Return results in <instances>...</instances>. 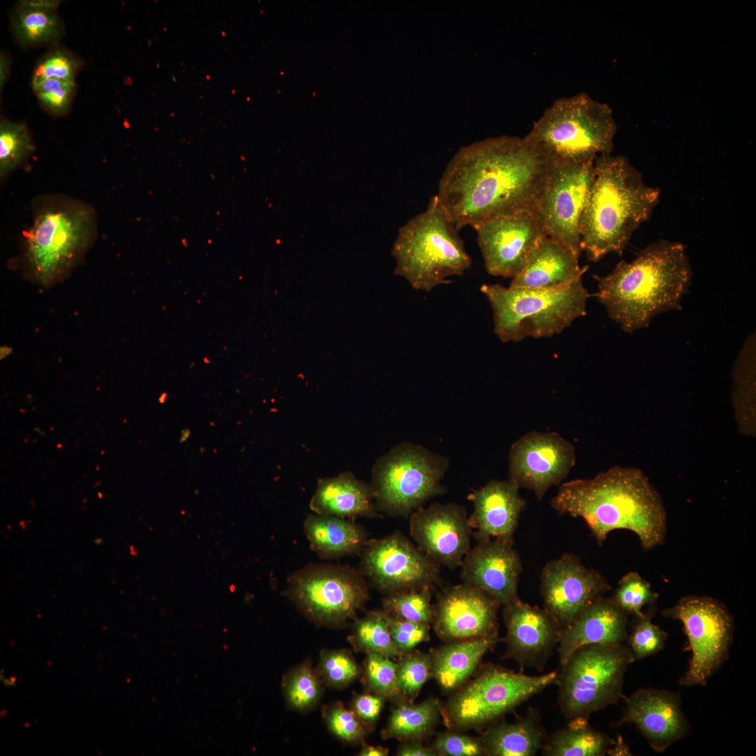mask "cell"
<instances>
[{"mask_svg":"<svg viewBox=\"0 0 756 756\" xmlns=\"http://www.w3.org/2000/svg\"><path fill=\"white\" fill-rule=\"evenodd\" d=\"M551 164L526 139L500 136L461 148L446 167L437 196L456 228L535 209Z\"/></svg>","mask_w":756,"mask_h":756,"instance_id":"6da1fadb","label":"cell"},{"mask_svg":"<svg viewBox=\"0 0 756 756\" xmlns=\"http://www.w3.org/2000/svg\"><path fill=\"white\" fill-rule=\"evenodd\" d=\"M550 505L559 513L582 518L599 544L616 529L634 532L645 550L663 544L666 538L662 498L636 468L616 465L592 478L564 483Z\"/></svg>","mask_w":756,"mask_h":756,"instance_id":"7a4b0ae2","label":"cell"},{"mask_svg":"<svg viewBox=\"0 0 756 756\" xmlns=\"http://www.w3.org/2000/svg\"><path fill=\"white\" fill-rule=\"evenodd\" d=\"M692 271L680 242L660 240L643 249L630 262L620 261L598 281L596 296L608 316L626 332L647 328L656 315L681 309Z\"/></svg>","mask_w":756,"mask_h":756,"instance_id":"3957f363","label":"cell"},{"mask_svg":"<svg viewBox=\"0 0 756 756\" xmlns=\"http://www.w3.org/2000/svg\"><path fill=\"white\" fill-rule=\"evenodd\" d=\"M659 195V189L646 185L625 157H596L580 219L582 251L593 262L610 253L622 255L633 233L651 216Z\"/></svg>","mask_w":756,"mask_h":756,"instance_id":"277c9868","label":"cell"},{"mask_svg":"<svg viewBox=\"0 0 756 756\" xmlns=\"http://www.w3.org/2000/svg\"><path fill=\"white\" fill-rule=\"evenodd\" d=\"M438 196L426 209L401 226L391 253L395 274L415 290L429 292L463 275L472 265L464 243Z\"/></svg>","mask_w":756,"mask_h":756,"instance_id":"5b68a950","label":"cell"},{"mask_svg":"<svg viewBox=\"0 0 756 756\" xmlns=\"http://www.w3.org/2000/svg\"><path fill=\"white\" fill-rule=\"evenodd\" d=\"M493 309V332L503 342L559 334L586 314L589 296L582 278L547 288L482 284Z\"/></svg>","mask_w":756,"mask_h":756,"instance_id":"8992f818","label":"cell"},{"mask_svg":"<svg viewBox=\"0 0 756 756\" xmlns=\"http://www.w3.org/2000/svg\"><path fill=\"white\" fill-rule=\"evenodd\" d=\"M617 125L610 108L585 92L554 102L524 137L551 164L610 154Z\"/></svg>","mask_w":756,"mask_h":756,"instance_id":"52a82bcc","label":"cell"},{"mask_svg":"<svg viewBox=\"0 0 756 756\" xmlns=\"http://www.w3.org/2000/svg\"><path fill=\"white\" fill-rule=\"evenodd\" d=\"M95 216L85 204L62 197L44 199L34 211L26 255L36 279L48 285L78 260L92 241Z\"/></svg>","mask_w":756,"mask_h":756,"instance_id":"ba28073f","label":"cell"},{"mask_svg":"<svg viewBox=\"0 0 756 756\" xmlns=\"http://www.w3.org/2000/svg\"><path fill=\"white\" fill-rule=\"evenodd\" d=\"M635 661L629 647L590 644L572 652L558 675V705L568 720L587 719L616 704L624 676Z\"/></svg>","mask_w":756,"mask_h":756,"instance_id":"9c48e42d","label":"cell"},{"mask_svg":"<svg viewBox=\"0 0 756 756\" xmlns=\"http://www.w3.org/2000/svg\"><path fill=\"white\" fill-rule=\"evenodd\" d=\"M558 675V671H553L533 676L489 666L458 687L441 713L452 730L482 729L546 687L556 685Z\"/></svg>","mask_w":756,"mask_h":756,"instance_id":"30bf717a","label":"cell"},{"mask_svg":"<svg viewBox=\"0 0 756 756\" xmlns=\"http://www.w3.org/2000/svg\"><path fill=\"white\" fill-rule=\"evenodd\" d=\"M449 465L443 456L411 442H403L381 457L372 470L371 489L387 513L407 516L430 498L441 494Z\"/></svg>","mask_w":756,"mask_h":756,"instance_id":"8fae6325","label":"cell"},{"mask_svg":"<svg viewBox=\"0 0 756 756\" xmlns=\"http://www.w3.org/2000/svg\"><path fill=\"white\" fill-rule=\"evenodd\" d=\"M666 617L680 621L692 651L682 686L705 685L728 658L733 638V619L727 608L706 596H687L664 609Z\"/></svg>","mask_w":756,"mask_h":756,"instance_id":"7c38bea8","label":"cell"},{"mask_svg":"<svg viewBox=\"0 0 756 756\" xmlns=\"http://www.w3.org/2000/svg\"><path fill=\"white\" fill-rule=\"evenodd\" d=\"M594 160L551 164L535 206L547 236L567 244L579 256L580 219L593 180Z\"/></svg>","mask_w":756,"mask_h":756,"instance_id":"4fadbf2b","label":"cell"},{"mask_svg":"<svg viewBox=\"0 0 756 756\" xmlns=\"http://www.w3.org/2000/svg\"><path fill=\"white\" fill-rule=\"evenodd\" d=\"M473 229L486 272L512 279L524 268L540 240L547 237L533 208L488 218Z\"/></svg>","mask_w":756,"mask_h":756,"instance_id":"5bb4252c","label":"cell"},{"mask_svg":"<svg viewBox=\"0 0 756 756\" xmlns=\"http://www.w3.org/2000/svg\"><path fill=\"white\" fill-rule=\"evenodd\" d=\"M575 463L574 446L553 431L526 433L511 446L509 479L531 490L538 500L565 479Z\"/></svg>","mask_w":756,"mask_h":756,"instance_id":"9a60e30c","label":"cell"},{"mask_svg":"<svg viewBox=\"0 0 756 756\" xmlns=\"http://www.w3.org/2000/svg\"><path fill=\"white\" fill-rule=\"evenodd\" d=\"M540 589L544 609L563 629L610 587L601 573L583 565L578 556L566 553L545 565Z\"/></svg>","mask_w":756,"mask_h":756,"instance_id":"2e32d148","label":"cell"},{"mask_svg":"<svg viewBox=\"0 0 756 756\" xmlns=\"http://www.w3.org/2000/svg\"><path fill=\"white\" fill-rule=\"evenodd\" d=\"M293 596L309 617L327 625L345 623L368 598L364 584L357 577L323 568L298 576L293 586Z\"/></svg>","mask_w":756,"mask_h":756,"instance_id":"e0dca14e","label":"cell"},{"mask_svg":"<svg viewBox=\"0 0 756 756\" xmlns=\"http://www.w3.org/2000/svg\"><path fill=\"white\" fill-rule=\"evenodd\" d=\"M363 565L376 586L390 594L431 587L440 578L439 565L400 533L372 542Z\"/></svg>","mask_w":756,"mask_h":756,"instance_id":"ac0fdd59","label":"cell"},{"mask_svg":"<svg viewBox=\"0 0 756 756\" xmlns=\"http://www.w3.org/2000/svg\"><path fill=\"white\" fill-rule=\"evenodd\" d=\"M410 534L418 549L438 565L461 566L470 551L471 527L460 505L433 503L410 514Z\"/></svg>","mask_w":756,"mask_h":756,"instance_id":"d6986e66","label":"cell"},{"mask_svg":"<svg viewBox=\"0 0 756 756\" xmlns=\"http://www.w3.org/2000/svg\"><path fill=\"white\" fill-rule=\"evenodd\" d=\"M500 606L476 587L465 583L451 587L433 606L434 630L448 642L496 636Z\"/></svg>","mask_w":756,"mask_h":756,"instance_id":"ffe728a7","label":"cell"},{"mask_svg":"<svg viewBox=\"0 0 756 756\" xmlns=\"http://www.w3.org/2000/svg\"><path fill=\"white\" fill-rule=\"evenodd\" d=\"M634 725L652 749L664 752L690 732L679 692L640 688L624 696V706L615 726Z\"/></svg>","mask_w":756,"mask_h":756,"instance_id":"44dd1931","label":"cell"},{"mask_svg":"<svg viewBox=\"0 0 756 756\" xmlns=\"http://www.w3.org/2000/svg\"><path fill=\"white\" fill-rule=\"evenodd\" d=\"M507 650L503 659L514 660L522 669L543 671L557 648L561 629L543 608L519 598L503 605Z\"/></svg>","mask_w":756,"mask_h":756,"instance_id":"7402d4cb","label":"cell"},{"mask_svg":"<svg viewBox=\"0 0 756 756\" xmlns=\"http://www.w3.org/2000/svg\"><path fill=\"white\" fill-rule=\"evenodd\" d=\"M463 583L484 591L500 605L517 599L522 565L513 542L479 540L462 562Z\"/></svg>","mask_w":756,"mask_h":756,"instance_id":"603a6c76","label":"cell"},{"mask_svg":"<svg viewBox=\"0 0 756 756\" xmlns=\"http://www.w3.org/2000/svg\"><path fill=\"white\" fill-rule=\"evenodd\" d=\"M519 489L510 479H494L469 495L474 510L468 521L471 528L477 530L478 541L498 539L513 542L520 514L526 505Z\"/></svg>","mask_w":756,"mask_h":756,"instance_id":"cb8c5ba5","label":"cell"},{"mask_svg":"<svg viewBox=\"0 0 756 756\" xmlns=\"http://www.w3.org/2000/svg\"><path fill=\"white\" fill-rule=\"evenodd\" d=\"M627 615L612 598H595L570 625L561 630L556 649L561 665L583 645H622L628 638Z\"/></svg>","mask_w":756,"mask_h":756,"instance_id":"d4e9b609","label":"cell"},{"mask_svg":"<svg viewBox=\"0 0 756 756\" xmlns=\"http://www.w3.org/2000/svg\"><path fill=\"white\" fill-rule=\"evenodd\" d=\"M579 257L564 242L545 237L533 250L522 271L512 279L510 286L547 288L581 279L588 266L580 267Z\"/></svg>","mask_w":756,"mask_h":756,"instance_id":"484cf974","label":"cell"},{"mask_svg":"<svg viewBox=\"0 0 756 756\" xmlns=\"http://www.w3.org/2000/svg\"><path fill=\"white\" fill-rule=\"evenodd\" d=\"M498 640L496 636L449 642L430 654L431 676L445 691L458 689Z\"/></svg>","mask_w":756,"mask_h":756,"instance_id":"4316f807","label":"cell"},{"mask_svg":"<svg viewBox=\"0 0 756 756\" xmlns=\"http://www.w3.org/2000/svg\"><path fill=\"white\" fill-rule=\"evenodd\" d=\"M547 736L538 711L528 710L514 722H494L479 737L484 755L533 756L542 749Z\"/></svg>","mask_w":756,"mask_h":756,"instance_id":"83f0119b","label":"cell"},{"mask_svg":"<svg viewBox=\"0 0 756 756\" xmlns=\"http://www.w3.org/2000/svg\"><path fill=\"white\" fill-rule=\"evenodd\" d=\"M59 1H20L10 15V27L16 42L24 48L56 45L64 34L57 12Z\"/></svg>","mask_w":756,"mask_h":756,"instance_id":"f1b7e54d","label":"cell"},{"mask_svg":"<svg viewBox=\"0 0 756 756\" xmlns=\"http://www.w3.org/2000/svg\"><path fill=\"white\" fill-rule=\"evenodd\" d=\"M371 487L351 474L323 479L311 505L318 512L336 517L374 514Z\"/></svg>","mask_w":756,"mask_h":756,"instance_id":"f546056e","label":"cell"},{"mask_svg":"<svg viewBox=\"0 0 756 756\" xmlns=\"http://www.w3.org/2000/svg\"><path fill=\"white\" fill-rule=\"evenodd\" d=\"M607 734L594 729L588 720L577 718L547 737L545 756H602L615 744Z\"/></svg>","mask_w":756,"mask_h":756,"instance_id":"4dcf8cb0","label":"cell"},{"mask_svg":"<svg viewBox=\"0 0 756 756\" xmlns=\"http://www.w3.org/2000/svg\"><path fill=\"white\" fill-rule=\"evenodd\" d=\"M442 713L439 701L428 698L414 704L402 701L393 708L386 727L382 732L384 739L401 741H421L431 734Z\"/></svg>","mask_w":756,"mask_h":756,"instance_id":"1f68e13d","label":"cell"},{"mask_svg":"<svg viewBox=\"0 0 756 756\" xmlns=\"http://www.w3.org/2000/svg\"><path fill=\"white\" fill-rule=\"evenodd\" d=\"M308 538L315 548L328 554H342L358 550L363 543L361 530L339 517L321 515L308 518Z\"/></svg>","mask_w":756,"mask_h":756,"instance_id":"d6a6232c","label":"cell"},{"mask_svg":"<svg viewBox=\"0 0 756 756\" xmlns=\"http://www.w3.org/2000/svg\"><path fill=\"white\" fill-rule=\"evenodd\" d=\"M733 398L744 431L752 430L755 393V336L750 335L735 363Z\"/></svg>","mask_w":756,"mask_h":756,"instance_id":"836d02e7","label":"cell"},{"mask_svg":"<svg viewBox=\"0 0 756 756\" xmlns=\"http://www.w3.org/2000/svg\"><path fill=\"white\" fill-rule=\"evenodd\" d=\"M351 642L357 650L366 653H378L389 658L401 656L392 640L384 612H370L356 620Z\"/></svg>","mask_w":756,"mask_h":756,"instance_id":"e575fe53","label":"cell"},{"mask_svg":"<svg viewBox=\"0 0 756 756\" xmlns=\"http://www.w3.org/2000/svg\"><path fill=\"white\" fill-rule=\"evenodd\" d=\"M430 589L425 587L390 594L383 601L384 612L411 622L432 623L433 606Z\"/></svg>","mask_w":756,"mask_h":756,"instance_id":"d590c367","label":"cell"},{"mask_svg":"<svg viewBox=\"0 0 756 756\" xmlns=\"http://www.w3.org/2000/svg\"><path fill=\"white\" fill-rule=\"evenodd\" d=\"M34 150L29 130L23 122L5 118L0 123V174L4 177L17 168Z\"/></svg>","mask_w":756,"mask_h":756,"instance_id":"8d00e7d4","label":"cell"},{"mask_svg":"<svg viewBox=\"0 0 756 756\" xmlns=\"http://www.w3.org/2000/svg\"><path fill=\"white\" fill-rule=\"evenodd\" d=\"M82 66V59L71 50L57 44L52 46L37 61L31 85L46 79L76 82Z\"/></svg>","mask_w":756,"mask_h":756,"instance_id":"74e56055","label":"cell"},{"mask_svg":"<svg viewBox=\"0 0 756 756\" xmlns=\"http://www.w3.org/2000/svg\"><path fill=\"white\" fill-rule=\"evenodd\" d=\"M396 664V679L402 701L412 702L431 676L430 655L411 651L400 656Z\"/></svg>","mask_w":756,"mask_h":756,"instance_id":"f35d334b","label":"cell"},{"mask_svg":"<svg viewBox=\"0 0 756 756\" xmlns=\"http://www.w3.org/2000/svg\"><path fill=\"white\" fill-rule=\"evenodd\" d=\"M321 680L317 671L309 664L293 669L284 680L285 694L290 706L303 710L316 704L321 695Z\"/></svg>","mask_w":756,"mask_h":756,"instance_id":"ab89813d","label":"cell"},{"mask_svg":"<svg viewBox=\"0 0 756 756\" xmlns=\"http://www.w3.org/2000/svg\"><path fill=\"white\" fill-rule=\"evenodd\" d=\"M658 597L659 594L652 591L650 582L637 572H629L620 580L612 598L627 615L638 618L644 615L643 608L654 603Z\"/></svg>","mask_w":756,"mask_h":756,"instance_id":"60d3db41","label":"cell"},{"mask_svg":"<svg viewBox=\"0 0 756 756\" xmlns=\"http://www.w3.org/2000/svg\"><path fill=\"white\" fill-rule=\"evenodd\" d=\"M316 671L326 685L342 688L356 679L360 668L351 654L346 650H323Z\"/></svg>","mask_w":756,"mask_h":756,"instance_id":"b9f144b4","label":"cell"},{"mask_svg":"<svg viewBox=\"0 0 756 756\" xmlns=\"http://www.w3.org/2000/svg\"><path fill=\"white\" fill-rule=\"evenodd\" d=\"M364 680L372 693L385 699L400 697L397 686L396 664L389 657L374 652L367 653Z\"/></svg>","mask_w":756,"mask_h":756,"instance_id":"7bdbcfd3","label":"cell"},{"mask_svg":"<svg viewBox=\"0 0 756 756\" xmlns=\"http://www.w3.org/2000/svg\"><path fill=\"white\" fill-rule=\"evenodd\" d=\"M31 86L40 104L49 113L61 116L69 112L76 94V82L46 79Z\"/></svg>","mask_w":756,"mask_h":756,"instance_id":"ee69618b","label":"cell"},{"mask_svg":"<svg viewBox=\"0 0 756 756\" xmlns=\"http://www.w3.org/2000/svg\"><path fill=\"white\" fill-rule=\"evenodd\" d=\"M652 612L637 618L629 638V649L636 659L652 656L662 650L668 634L651 621Z\"/></svg>","mask_w":756,"mask_h":756,"instance_id":"f6af8a7d","label":"cell"},{"mask_svg":"<svg viewBox=\"0 0 756 756\" xmlns=\"http://www.w3.org/2000/svg\"><path fill=\"white\" fill-rule=\"evenodd\" d=\"M325 719L330 731L344 741H362L366 727L352 710L342 704L332 705L326 712Z\"/></svg>","mask_w":756,"mask_h":756,"instance_id":"bcb514c9","label":"cell"},{"mask_svg":"<svg viewBox=\"0 0 756 756\" xmlns=\"http://www.w3.org/2000/svg\"><path fill=\"white\" fill-rule=\"evenodd\" d=\"M386 616L392 640L401 655L429 640L430 624L411 622L388 614Z\"/></svg>","mask_w":756,"mask_h":756,"instance_id":"7dc6e473","label":"cell"},{"mask_svg":"<svg viewBox=\"0 0 756 756\" xmlns=\"http://www.w3.org/2000/svg\"><path fill=\"white\" fill-rule=\"evenodd\" d=\"M437 755L446 756H479L484 755L479 738L455 732L438 735L432 747Z\"/></svg>","mask_w":756,"mask_h":756,"instance_id":"c3c4849f","label":"cell"},{"mask_svg":"<svg viewBox=\"0 0 756 756\" xmlns=\"http://www.w3.org/2000/svg\"><path fill=\"white\" fill-rule=\"evenodd\" d=\"M385 698L372 693L356 694L352 701V710L366 728L373 726L382 710Z\"/></svg>","mask_w":756,"mask_h":756,"instance_id":"681fc988","label":"cell"},{"mask_svg":"<svg viewBox=\"0 0 756 756\" xmlns=\"http://www.w3.org/2000/svg\"><path fill=\"white\" fill-rule=\"evenodd\" d=\"M398 755L400 756H434L437 754L431 748L422 745L421 741H408L399 748Z\"/></svg>","mask_w":756,"mask_h":756,"instance_id":"f907efd6","label":"cell"},{"mask_svg":"<svg viewBox=\"0 0 756 756\" xmlns=\"http://www.w3.org/2000/svg\"><path fill=\"white\" fill-rule=\"evenodd\" d=\"M388 754V748L380 746H370L363 744L359 752L360 756H386Z\"/></svg>","mask_w":756,"mask_h":756,"instance_id":"816d5d0a","label":"cell"},{"mask_svg":"<svg viewBox=\"0 0 756 756\" xmlns=\"http://www.w3.org/2000/svg\"><path fill=\"white\" fill-rule=\"evenodd\" d=\"M10 59H8V57L5 53L1 52V55H0V87H1V88H2V87L4 85L5 83L6 82V80H7V79L8 78L9 71H10Z\"/></svg>","mask_w":756,"mask_h":756,"instance_id":"f5cc1de1","label":"cell"},{"mask_svg":"<svg viewBox=\"0 0 756 756\" xmlns=\"http://www.w3.org/2000/svg\"><path fill=\"white\" fill-rule=\"evenodd\" d=\"M608 752L612 753L611 755H626L625 753H627L628 755H630V751L629 748L627 747L625 748V744L623 743L620 737L618 738L617 741H615V744L611 747V748L608 751Z\"/></svg>","mask_w":756,"mask_h":756,"instance_id":"db71d44e","label":"cell"},{"mask_svg":"<svg viewBox=\"0 0 756 756\" xmlns=\"http://www.w3.org/2000/svg\"><path fill=\"white\" fill-rule=\"evenodd\" d=\"M181 433L180 442H183L189 438L190 431L187 429L186 430H182Z\"/></svg>","mask_w":756,"mask_h":756,"instance_id":"11a10c76","label":"cell"},{"mask_svg":"<svg viewBox=\"0 0 756 756\" xmlns=\"http://www.w3.org/2000/svg\"><path fill=\"white\" fill-rule=\"evenodd\" d=\"M34 430H35L36 432H37V433H38V434H40V435H45V433H44V432H43V430H41V429H39V428H38V427H35V428H34Z\"/></svg>","mask_w":756,"mask_h":756,"instance_id":"9f6ffc18","label":"cell"},{"mask_svg":"<svg viewBox=\"0 0 756 756\" xmlns=\"http://www.w3.org/2000/svg\"><path fill=\"white\" fill-rule=\"evenodd\" d=\"M61 447V444H58V445H57V447Z\"/></svg>","mask_w":756,"mask_h":756,"instance_id":"6f0895ef","label":"cell"}]
</instances>
